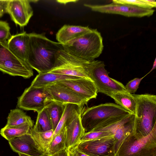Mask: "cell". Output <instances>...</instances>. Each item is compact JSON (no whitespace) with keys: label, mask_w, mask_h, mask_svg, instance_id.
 I'll use <instances>...</instances> for the list:
<instances>
[{"label":"cell","mask_w":156,"mask_h":156,"mask_svg":"<svg viewBox=\"0 0 156 156\" xmlns=\"http://www.w3.org/2000/svg\"><path fill=\"white\" fill-rule=\"evenodd\" d=\"M29 35L26 62L39 73L49 72L54 66L58 51L64 49L62 44L50 40L44 33Z\"/></svg>","instance_id":"6da1fadb"},{"label":"cell","mask_w":156,"mask_h":156,"mask_svg":"<svg viewBox=\"0 0 156 156\" xmlns=\"http://www.w3.org/2000/svg\"><path fill=\"white\" fill-rule=\"evenodd\" d=\"M131 114L119 105L108 103L83 108L80 119L84 132L87 133L97 131Z\"/></svg>","instance_id":"7a4b0ae2"},{"label":"cell","mask_w":156,"mask_h":156,"mask_svg":"<svg viewBox=\"0 0 156 156\" xmlns=\"http://www.w3.org/2000/svg\"><path fill=\"white\" fill-rule=\"evenodd\" d=\"M136 101L133 135L137 140L148 135L156 127V96L133 94Z\"/></svg>","instance_id":"3957f363"},{"label":"cell","mask_w":156,"mask_h":156,"mask_svg":"<svg viewBox=\"0 0 156 156\" xmlns=\"http://www.w3.org/2000/svg\"><path fill=\"white\" fill-rule=\"evenodd\" d=\"M62 45L69 53L89 62L99 57L104 48L102 37L96 29Z\"/></svg>","instance_id":"277c9868"},{"label":"cell","mask_w":156,"mask_h":156,"mask_svg":"<svg viewBox=\"0 0 156 156\" xmlns=\"http://www.w3.org/2000/svg\"><path fill=\"white\" fill-rule=\"evenodd\" d=\"M156 127L146 137L137 139L133 134L120 144L115 156H156Z\"/></svg>","instance_id":"5b68a950"},{"label":"cell","mask_w":156,"mask_h":156,"mask_svg":"<svg viewBox=\"0 0 156 156\" xmlns=\"http://www.w3.org/2000/svg\"><path fill=\"white\" fill-rule=\"evenodd\" d=\"M105 67L103 62L95 60L90 62L89 66V77L94 82L98 93L110 97L114 93L127 92L122 83L109 77V72Z\"/></svg>","instance_id":"8992f818"},{"label":"cell","mask_w":156,"mask_h":156,"mask_svg":"<svg viewBox=\"0 0 156 156\" xmlns=\"http://www.w3.org/2000/svg\"><path fill=\"white\" fill-rule=\"evenodd\" d=\"M90 62L71 55L62 49L57 53L54 66L49 72L90 78L88 70Z\"/></svg>","instance_id":"52a82bcc"},{"label":"cell","mask_w":156,"mask_h":156,"mask_svg":"<svg viewBox=\"0 0 156 156\" xmlns=\"http://www.w3.org/2000/svg\"><path fill=\"white\" fill-rule=\"evenodd\" d=\"M0 71L24 78H29L33 75L32 69L26 61L18 57L9 49L7 41H0Z\"/></svg>","instance_id":"ba28073f"},{"label":"cell","mask_w":156,"mask_h":156,"mask_svg":"<svg viewBox=\"0 0 156 156\" xmlns=\"http://www.w3.org/2000/svg\"><path fill=\"white\" fill-rule=\"evenodd\" d=\"M53 101L45 87H37L30 85L18 98L17 107L24 110H33L38 113Z\"/></svg>","instance_id":"9c48e42d"},{"label":"cell","mask_w":156,"mask_h":156,"mask_svg":"<svg viewBox=\"0 0 156 156\" xmlns=\"http://www.w3.org/2000/svg\"><path fill=\"white\" fill-rule=\"evenodd\" d=\"M84 5L91 10L101 13L117 14L128 17L150 16L154 13L153 9H146L129 5L112 2L106 5H94L84 4Z\"/></svg>","instance_id":"30bf717a"},{"label":"cell","mask_w":156,"mask_h":156,"mask_svg":"<svg viewBox=\"0 0 156 156\" xmlns=\"http://www.w3.org/2000/svg\"><path fill=\"white\" fill-rule=\"evenodd\" d=\"M76 146L79 150L89 156H115L114 136L81 142Z\"/></svg>","instance_id":"8fae6325"},{"label":"cell","mask_w":156,"mask_h":156,"mask_svg":"<svg viewBox=\"0 0 156 156\" xmlns=\"http://www.w3.org/2000/svg\"><path fill=\"white\" fill-rule=\"evenodd\" d=\"M31 0H8L6 8L12 20L22 27L27 25L33 14L30 3Z\"/></svg>","instance_id":"7c38bea8"},{"label":"cell","mask_w":156,"mask_h":156,"mask_svg":"<svg viewBox=\"0 0 156 156\" xmlns=\"http://www.w3.org/2000/svg\"><path fill=\"white\" fill-rule=\"evenodd\" d=\"M9 143L12 151L18 154L30 156H47L30 132L12 139L9 141Z\"/></svg>","instance_id":"4fadbf2b"},{"label":"cell","mask_w":156,"mask_h":156,"mask_svg":"<svg viewBox=\"0 0 156 156\" xmlns=\"http://www.w3.org/2000/svg\"><path fill=\"white\" fill-rule=\"evenodd\" d=\"M45 87L53 100L60 103L75 104L83 107L88 102L68 88L57 82Z\"/></svg>","instance_id":"5bb4252c"},{"label":"cell","mask_w":156,"mask_h":156,"mask_svg":"<svg viewBox=\"0 0 156 156\" xmlns=\"http://www.w3.org/2000/svg\"><path fill=\"white\" fill-rule=\"evenodd\" d=\"M57 83L68 88L88 101L96 98L98 95L97 89L94 82L89 78L82 77Z\"/></svg>","instance_id":"9a60e30c"},{"label":"cell","mask_w":156,"mask_h":156,"mask_svg":"<svg viewBox=\"0 0 156 156\" xmlns=\"http://www.w3.org/2000/svg\"><path fill=\"white\" fill-rule=\"evenodd\" d=\"M82 110L77 112L65 126V148L68 150L78 144L85 133L81 121Z\"/></svg>","instance_id":"2e32d148"},{"label":"cell","mask_w":156,"mask_h":156,"mask_svg":"<svg viewBox=\"0 0 156 156\" xmlns=\"http://www.w3.org/2000/svg\"><path fill=\"white\" fill-rule=\"evenodd\" d=\"M29 40V34L24 32L11 35L7 41V45L15 55L26 61Z\"/></svg>","instance_id":"e0dca14e"},{"label":"cell","mask_w":156,"mask_h":156,"mask_svg":"<svg viewBox=\"0 0 156 156\" xmlns=\"http://www.w3.org/2000/svg\"><path fill=\"white\" fill-rule=\"evenodd\" d=\"M88 27L65 25L56 35L58 42L64 44L90 31Z\"/></svg>","instance_id":"ac0fdd59"},{"label":"cell","mask_w":156,"mask_h":156,"mask_svg":"<svg viewBox=\"0 0 156 156\" xmlns=\"http://www.w3.org/2000/svg\"><path fill=\"white\" fill-rule=\"evenodd\" d=\"M134 117V115L131 114L122 119L114 130L116 152L124 140L133 133Z\"/></svg>","instance_id":"d6986e66"},{"label":"cell","mask_w":156,"mask_h":156,"mask_svg":"<svg viewBox=\"0 0 156 156\" xmlns=\"http://www.w3.org/2000/svg\"><path fill=\"white\" fill-rule=\"evenodd\" d=\"M81 78L82 77L50 72L41 73L36 76L31 83V86L37 87H44L57 82Z\"/></svg>","instance_id":"ffe728a7"},{"label":"cell","mask_w":156,"mask_h":156,"mask_svg":"<svg viewBox=\"0 0 156 156\" xmlns=\"http://www.w3.org/2000/svg\"><path fill=\"white\" fill-rule=\"evenodd\" d=\"M33 121L27 122L17 126L5 127L1 129V135L8 141L20 137L30 132L33 127Z\"/></svg>","instance_id":"44dd1931"},{"label":"cell","mask_w":156,"mask_h":156,"mask_svg":"<svg viewBox=\"0 0 156 156\" xmlns=\"http://www.w3.org/2000/svg\"><path fill=\"white\" fill-rule=\"evenodd\" d=\"M118 105L132 114H134L136 101L133 94L128 92H119L112 94L110 97Z\"/></svg>","instance_id":"7402d4cb"},{"label":"cell","mask_w":156,"mask_h":156,"mask_svg":"<svg viewBox=\"0 0 156 156\" xmlns=\"http://www.w3.org/2000/svg\"><path fill=\"white\" fill-rule=\"evenodd\" d=\"M83 106L73 104H67L65 105V110L62 116L54 131L52 139L58 134L63 129L68 122L76 114L82 110Z\"/></svg>","instance_id":"603a6c76"},{"label":"cell","mask_w":156,"mask_h":156,"mask_svg":"<svg viewBox=\"0 0 156 156\" xmlns=\"http://www.w3.org/2000/svg\"><path fill=\"white\" fill-rule=\"evenodd\" d=\"M66 104L53 101L45 106L54 131L63 115Z\"/></svg>","instance_id":"cb8c5ba5"},{"label":"cell","mask_w":156,"mask_h":156,"mask_svg":"<svg viewBox=\"0 0 156 156\" xmlns=\"http://www.w3.org/2000/svg\"><path fill=\"white\" fill-rule=\"evenodd\" d=\"M37 113L36 122L32 129L37 132L53 130L51 120L45 107Z\"/></svg>","instance_id":"d4e9b609"},{"label":"cell","mask_w":156,"mask_h":156,"mask_svg":"<svg viewBox=\"0 0 156 156\" xmlns=\"http://www.w3.org/2000/svg\"><path fill=\"white\" fill-rule=\"evenodd\" d=\"M7 121L4 126L7 127L20 125L33 121L22 110L16 108L11 110L7 118Z\"/></svg>","instance_id":"484cf974"},{"label":"cell","mask_w":156,"mask_h":156,"mask_svg":"<svg viewBox=\"0 0 156 156\" xmlns=\"http://www.w3.org/2000/svg\"><path fill=\"white\" fill-rule=\"evenodd\" d=\"M32 128L30 130V133L47 155L48 149L52 139L54 131L51 129L44 132H37L34 131Z\"/></svg>","instance_id":"4316f807"},{"label":"cell","mask_w":156,"mask_h":156,"mask_svg":"<svg viewBox=\"0 0 156 156\" xmlns=\"http://www.w3.org/2000/svg\"><path fill=\"white\" fill-rule=\"evenodd\" d=\"M65 128L52 139L48 149L47 156H51L65 148Z\"/></svg>","instance_id":"83f0119b"},{"label":"cell","mask_w":156,"mask_h":156,"mask_svg":"<svg viewBox=\"0 0 156 156\" xmlns=\"http://www.w3.org/2000/svg\"><path fill=\"white\" fill-rule=\"evenodd\" d=\"M112 2L146 9H152V8L156 7V5L148 2L147 0H113Z\"/></svg>","instance_id":"f1b7e54d"},{"label":"cell","mask_w":156,"mask_h":156,"mask_svg":"<svg viewBox=\"0 0 156 156\" xmlns=\"http://www.w3.org/2000/svg\"><path fill=\"white\" fill-rule=\"evenodd\" d=\"M114 136L108 131H91L85 133L80 139V142L98 139L102 138Z\"/></svg>","instance_id":"f546056e"},{"label":"cell","mask_w":156,"mask_h":156,"mask_svg":"<svg viewBox=\"0 0 156 156\" xmlns=\"http://www.w3.org/2000/svg\"><path fill=\"white\" fill-rule=\"evenodd\" d=\"M10 27L9 23L0 20V41H6L11 36Z\"/></svg>","instance_id":"4dcf8cb0"},{"label":"cell","mask_w":156,"mask_h":156,"mask_svg":"<svg viewBox=\"0 0 156 156\" xmlns=\"http://www.w3.org/2000/svg\"><path fill=\"white\" fill-rule=\"evenodd\" d=\"M146 75L141 78H136L131 80L125 86L127 91L130 94H134L138 88L140 83Z\"/></svg>","instance_id":"1f68e13d"},{"label":"cell","mask_w":156,"mask_h":156,"mask_svg":"<svg viewBox=\"0 0 156 156\" xmlns=\"http://www.w3.org/2000/svg\"><path fill=\"white\" fill-rule=\"evenodd\" d=\"M68 150L69 156H89L79 150L76 145L70 148Z\"/></svg>","instance_id":"d6a6232c"},{"label":"cell","mask_w":156,"mask_h":156,"mask_svg":"<svg viewBox=\"0 0 156 156\" xmlns=\"http://www.w3.org/2000/svg\"><path fill=\"white\" fill-rule=\"evenodd\" d=\"M8 0H0V13H6V8Z\"/></svg>","instance_id":"836d02e7"},{"label":"cell","mask_w":156,"mask_h":156,"mask_svg":"<svg viewBox=\"0 0 156 156\" xmlns=\"http://www.w3.org/2000/svg\"><path fill=\"white\" fill-rule=\"evenodd\" d=\"M51 156H69V151L65 148Z\"/></svg>","instance_id":"e575fe53"},{"label":"cell","mask_w":156,"mask_h":156,"mask_svg":"<svg viewBox=\"0 0 156 156\" xmlns=\"http://www.w3.org/2000/svg\"><path fill=\"white\" fill-rule=\"evenodd\" d=\"M156 67V58H155L154 61L153 63V64L152 67V68L150 70V71L148 72L146 75H147V74L150 73L151 72H152L153 70L155 69Z\"/></svg>","instance_id":"d590c367"},{"label":"cell","mask_w":156,"mask_h":156,"mask_svg":"<svg viewBox=\"0 0 156 156\" xmlns=\"http://www.w3.org/2000/svg\"><path fill=\"white\" fill-rule=\"evenodd\" d=\"M18 154L19 156H30V155L22 153H18Z\"/></svg>","instance_id":"8d00e7d4"},{"label":"cell","mask_w":156,"mask_h":156,"mask_svg":"<svg viewBox=\"0 0 156 156\" xmlns=\"http://www.w3.org/2000/svg\"><path fill=\"white\" fill-rule=\"evenodd\" d=\"M3 14L0 13V17H2L3 16Z\"/></svg>","instance_id":"74e56055"},{"label":"cell","mask_w":156,"mask_h":156,"mask_svg":"<svg viewBox=\"0 0 156 156\" xmlns=\"http://www.w3.org/2000/svg\"></svg>","instance_id":"f35d334b"}]
</instances>
